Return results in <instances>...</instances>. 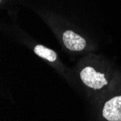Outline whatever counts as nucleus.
I'll return each mask as SVG.
<instances>
[{"mask_svg": "<svg viewBox=\"0 0 121 121\" xmlns=\"http://www.w3.org/2000/svg\"><path fill=\"white\" fill-rule=\"evenodd\" d=\"M81 78L84 84L94 89H100L107 84L104 75L98 73L91 67H86L80 73Z\"/></svg>", "mask_w": 121, "mask_h": 121, "instance_id": "obj_1", "label": "nucleus"}, {"mask_svg": "<svg viewBox=\"0 0 121 121\" xmlns=\"http://www.w3.org/2000/svg\"><path fill=\"white\" fill-rule=\"evenodd\" d=\"M102 115L109 121H121V96H115L105 103Z\"/></svg>", "mask_w": 121, "mask_h": 121, "instance_id": "obj_2", "label": "nucleus"}, {"mask_svg": "<svg viewBox=\"0 0 121 121\" xmlns=\"http://www.w3.org/2000/svg\"><path fill=\"white\" fill-rule=\"evenodd\" d=\"M65 47L71 51H81L86 47V41L81 36L72 30L65 31L62 36Z\"/></svg>", "mask_w": 121, "mask_h": 121, "instance_id": "obj_3", "label": "nucleus"}, {"mask_svg": "<svg viewBox=\"0 0 121 121\" xmlns=\"http://www.w3.org/2000/svg\"><path fill=\"white\" fill-rule=\"evenodd\" d=\"M34 52L38 56L50 62H54L57 59V54L55 52L42 45H36L34 48Z\"/></svg>", "mask_w": 121, "mask_h": 121, "instance_id": "obj_4", "label": "nucleus"}]
</instances>
